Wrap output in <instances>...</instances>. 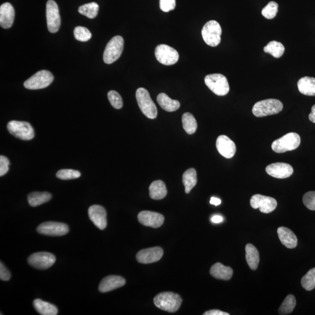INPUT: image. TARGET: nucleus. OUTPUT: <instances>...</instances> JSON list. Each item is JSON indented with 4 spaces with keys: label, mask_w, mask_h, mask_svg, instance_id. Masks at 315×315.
Returning <instances> with one entry per match:
<instances>
[{
    "label": "nucleus",
    "mask_w": 315,
    "mask_h": 315,
    "mask_svg": "<svg viewBox=\"0 0 315 315\" xmlns=\"http://www.w3.org/2000/svg\"><path fill=\"white\" fill-rule=\"evenodd\" d=\"M283 104L276 99H268L257 102L253 106L252 112L255 117L262 118L278 114L283 110Z\"/></svg>",
    "instance_id": "2"
},
{
    "label": "nucleus",
    "mask_w": 315,
    "mask_h": 315,
    "mask_svg": "<svg viewBox=\"0 0 315 315\" xmlns=\"http://www.w3.org/2000/svg\"><path fill=\"white\" fill-rule=\"evenodd\" d=\"M300 143V136L296 132H290L275 140L272 143L271 148L276 153H284L296 150Z\"/></svg>",
    "instance_id": "4"
},
{
    "label": "nucleus",
    "mask_w": 315,
    "mask_h": 315,
    "mask_svg": "<svg viewBox=\"0 0 315 315\" xmlns=\"http://www.w3.org/2000/svg\"><path fill=\"white\" fill-rule=\"evenodd\" d=\"M108 97L113 107L117 109H120L122 108V98L117 91H109L108 94Z\"/></svg>",
    "instance_id": "39"
},
{
    "label": "nucleus",
    "mask_w": 315,
    "mask_h": 315,
    "mask_svg": "<svg viewBox=\"0 0 315 315\" xmlns=\"http://www.w3.org/2000/svg\"><path fill=\"white\" fill-rule=\"evenodd\" d=\"M303 203L309 210L315 211V191H308L305 194Z\"/></svg>",
    "instance_id": "40"
},
{
    "label": "nucleus",
    "mask_w": 315,
    "mask_h": 315,
    "mask_svg": "<svg viewBox=\"0 0 315 315\" xmlns=\"http://www.w3.org/2000/svg\"><path fill=\"white\" fill-rule=\"evenodd\" d=\"M251 207L254 209L259 208L261 213L268 214L271 213L277 206L276 199L261 194H255L251 199Z\"/></svg>",
    "instance_id": "14"
},
{
    "label": "nucleus",
    "mask_w": 315,
    "mask_h": 315,
    "mask_svg": "<svg viewBox=\"0 0 315 315\" xmlns=\"http://www.w3.org/2000/svg\"><path fill=\"white\" fill-rule=\"evenodd\" d=\"M11 278V273L4 264L1 262L0 263V279L2 281H8Z\"/></svg>",
    "instance_id": "43"
},
{
    "label": "nucleus",
    "mask_w": 315,
    "mask_h": 315,
    "mask_svg": "<svg viewBox=\"0 0 315 315\" xmlns=\"http://www.w3.org/2000/svg\"><path fill=\"white\" fill-rule=\"evenodd\" d=\"M216 147L219 153L227 159L233 158L237 151L234 142L225 135L219 136L217 138Z\"/></svg>",
    "instance_id": "19"
},
{
    "label": "nucleus",
    "mask_w": 315,
    "mask_h": 315,
    "mask_svg": "<svg viewBox=\"0 0 315 315\" xmlns=\"http://www.w3.org/2000/svg\"><path fill=\"white\" fill-rule=\"evenodd\" d=\"M15 18V10L9 2H5L0 6V25L4 29L11 27Z\"/></svg>",
    "instance_id": "21"
},
{
    "label": "nucleus",
    "mask_w": 315,
    "mask_h": 315,
    "mask_svg": "<svg viewBox=\"0 0 315 315\" xmlns=\"http://www.w3.org/2000/svg\"><path fill=\"white\" fill-rule=\"evenodd\" d=\"M99 11V5L97 3L92 2L79 6L78 12L81 14L87 16L88 18H95Z\"/></svg>",
    "instance_id": "33"
},
{
    "label": "nucleus",
    "mask_w": 315,
    "mask_h": 315,
    "mask_svg": "<svg viewBox=\"0 0 315 315\" xmlns=\"http://www.w3.org/2000/svg\"><path fill=\"white\" fill-rule=\"evenodd\" d=\"M183 184L185 188L186 193H189L192 189L195 187L197 182V172L194 168L189 169L183 175Z\"/></svg>",
    "instance_id": "30"
},
{
    "label": "nucleus",
    "mask_w": 315,
    "mask_h": 315,
    "mask_svg": "<svg viewBox=\"0 0 315 315\" xmlns=\"http://www.w3.org/2000/svg\"><path fill=\"white\" fill-rule=\"evenodd\" d=\"M136 99L142 114L150 119L157 118L158 111L154 102L152 101L150 94L144 88H138L136 91Z\"/></svg>",
    "instance_id": "3"
},
{
    "label": "nucleus",
    "mask_w": 315,
    "mask_h": 315,
    "mask_svg": "<svg viewBox=\"0 0 315 315\" xmlns=\"http://www.w3.org/2000/svg\"><path fill=\"white\" fill-rule=\"evenodd\" d=\"M160 5L162 11H172L176 7V0H160Z\"/></svg>",
    "instance_id": "41"
},
{
    "label": "nucleus",
    "mask_w": 315,
    "mask_h": 315,
    "mask_svg": "<svg viewBox=\"0 0 315 315\" xmlns=\"http://www.w3.org/2000/svg\"><path fill=\"white\" fill-rule=\"evenodd\" d=\"M182 124L186 132L189 134H193L196 131L197 124L193 115L185 113L182 116Z\"/></svg>",
    "instance_id": "31"
},
{
    "label": "nucleus",
    "mask_w": 315,
    "mask_h": 315,
    "mask_svg": "<svg viewBox=\"0 0 315 315\" xmlns=\"http://www.w3.org/2000/svg\"><path fill=\"white\" fill-rule=\"evenodd\" d=\"M310 121L315 124V105L312 107V111L309 115Z\"/></svg>",
    "instance_id": "46"
},
{
    "label": "nucleus",
    "mask_w": 315,
    "mask_h": 315,
    "mask_svg": "<svg viewBox=\"0 0 315 315\" xmlns=\"http://www.w3.org/2000/svg\"><path fill=\"white\" fill-rule=\"evenodd\" d=\"M302 286L307 291H311L315 288V267L312 268L302 278Z\"/></svg>",
    "instance_id": "35"
},
{
    "label": "nucleus",
    "mask_w": 315,
    "mask_h": 315,
    "mask_svg": "<svg viewBox=\"0 0 315 315\" xmlns=\"http://www.w3.org/2000/svg\"><path fill=\"white\" fill-rule=\"evenodd\" d=\"M210 273L217 279L229 280L233 277V270L230 267L225 266L220 263H217L212 266Z\"/></svg>",
    "instance_id": "23"
},
{
    "label": "nucleus",
    "mask_w": 315,
    "mask_h": 315,
    "mask_svg": "<svg viewBox=\"0 0 315 315\" xmlns=\"http://www.w3.org/2000/svg\"><path fill=\"white\" fill-rule=\"evenodd\" d=\"M285 48L283 44L277 41H271L264 48V52L273 56L275 58H280L283 55Z\"/></svg>",
    "instance_id": "32"
},
{
    "label": "nucleus",
    "mask_w": 315,
    "mask_h": 315,
    "mask_svg": "<svg viewBox=\"0 0 315 315\" xmlns=\"http://www.w3.org/2000/svg\"><path fill=\"white\" fill-rule=\"evenodd\" d=\"M81 175L80 172L78 171L66 169L59 171L56 174V177L61 180H71L79 178Z\"/></svg>",
    "instance_id": "36"
},
{
    "label": "nucleus",
    "mask_w": 315,
    "mask_h": 315,
    "mask_svg": "<svg viewBox=\"0 0 315 315\" xmlns=\"http://www.w3.org/2000/svg\"><path fill=\"white\" fill-rule=\"evenodd\" d=\"M126 280L124 278L118 276H109L103 279L99 286V291L102 293H108L124 286Z\"/></svg>",
    "instance_id": "20"
},
{
    "label": "nucleus",
    "mask_w": 315,
    "mask_h": 315,
    "mask_svg": "<svg viewBox=\"0 0 315 315\" xmlns=\"http://www.w3.org/2000/svg\"><path fill=\"white\" fill-rule=\"evenodd\" d=\"M74 35L75 39L80 42H87L92 38L90 31L83 26H77L74 29Z\"/></svg>",
    "instance_id": "37"
},
{
    "label": "nucleus",
    "mask_w": 315,
    "mask_h": 315,
    "mask_svg": "<svg viewBox=\"0 0 315 315\" xmlns=\"http://www.w3.org/2000/svg\"><path fill=\"white\" fill-rule=\"evenodd\" d=\"M52 195L48 192H32L28 196V201L32 207H37L51 200Z\"/></svg>",
    "instance_id": "29"
},
{
    "label": "nucleus",
    "mask_w": 315,
    "mask_h": 315,
    "mask_svg": "<svg viewBox=\"0 0 315 315\" xmlns=\"http://www.w3.org/2000/svg\"><path fill=\"white\" fill-rule=\"evenodd\" d=\"M223 217L220 216V215H214L213 217L211 218V221L215 224H218L221 223V222L223 221Z\"/></svg>",
    "instance_id": "45"
},
{
    "label": "nucleus",
    "mask_w": 315,
    "mask_h": 315,
    "mask_svg": "<svg viewBox=\"0 0 315 315\" xmlns=\"http://www.w3.org/2000/svg\"><path fill=\"white\" fill-rule=\"evenodd\" d=\"M157 102L165 111L172 112L177 111L181 107L180 102L172 99L164 93H161L157 97Z\"/></svg>",
    "instance_id": "24"
},
{
    "label": "nucleus",
    "mask_w": 315,
    "mask_h": 315,
    "mask_svg": "<svg viewBox=\"0 0 315 315\" xmlns=\"http://www.w3.org/2000/svg\"><path fill=\"white\" fill-rule=\"evenodd\" d=\"M155 55L157 61L165 65L176 64L180 56L175 49L167 45H160L155 49Z\"/></svg>",
    "instance_id": "11"
},
{
    "label": "nucleus",
    "mask_w": 315,
    "mask_h": 315,
    "mask_svg": "<svg viewBox=\"0 0 315 315\" xmlns=\"http://www.w3.org/2000/svg\"><path fill=\"white\" fill-rule=\"evenodd\" d=\"M124 48V40L121 36H115L108 42L104 52V61L111 64L121 57Z\"/></svg>",
    "instance_id": "7"
},
{
    "label": "nucleus",
    "mask_w": 315,
    "mask_h": 315,
    "mask_svg": "<svg viewBox=\"0 0 315 315\" xmlns=\"http://www.w3.org/2000/svg\"><path fill=\"white\" fill-rule=\"evenodd\" d=\"M39 234L52 237H61L68 234L67 225L58 222H46L37 228Z\"/></svg>",
    "instance_id": "13"
},
{
    "label": "nucleus",
    "mask_w": 315,
    "mask_h": 315,
    "mask_svg": "<svg viewBox=\"0 0 315 315\" xmlns=\"http://www.w3.org/2000/svg\"><path fill=\"white\" fill-rule=\"evenodd\" d=\"M278 5L277 2L270 1L262 9L261 14L268 19H273L278 12Z\"/></svg>",
    "instance_id": "38"
},
{
    "label": "nucleus",
    "mask_w": 315,
    "mask_h": 315,
    "mask_svg": "<svg viewBox=\"0 0 315 315\" xmlns=\"http://www.w3.org/2000/svg\"><path fill=\"white\" fill-rule=\"evenodd\" d=\"M163 254L164 251L161 248H150L139 251L136 258L139 263L150 264L160 260Z\"/></svg>",
    "instance_id": "15"
},
{
    "label": "nucleus",
    "mask_w": 315,
    "mask_h": 315,
    "mask_svg": "<svg viewBox=\"0 0 315 315\" xmlns=\"http://www.w3.org/2000/svg\"><path fill=\"white\" fill-rule=\"evenodd\" d=\"M210 202L211 204L214 205L215 206H217V205H219L221 203L220 199L214 197H212L211 198Z\"/></svg>",
    "instance_id": "47"
},
{
    "label": "nucleus",
    "mask_w": 315,
    "mask_h": 315,
    "mask_svg": "<svg viewBox=\"0 0 315 315\" xmlns=\"http://www.w3.org/2000/svg\"><path fill=\"white\" fill-rule=\"evenodd\" d=\"M267 173L271 177L278 179H286L291 177L294 172L291 165L283 162H277L268 165L266 168Z\"/></svg>",
    "instance_id": "18"
},
{
    "label": "nucleus",
    "mask_w": 315,
    "mask_h": 315,
    "mask_svg": "<svg viewBox=\"0 0 315 315\" xmlns=\"http://www.w3.org/2000/svg\"><path fill=\"white\" fill-rule=\"evenodd\" d=\"M277 234L282 244L288 249L296 248L298 244L296 235L293 231L286 227L278 228Z\"/></svg>",
    "instance_id": "22"
},
{
    "label": "nucleus",
    "mask_w": 315,
    "mask_h": 315,
    "mask_svg": "<svg viewBox=\"0 0 315 315\" xmlns=\"http://www.w3.org/2000/svg\"><path fill=\"white\" fill-rule=\"evenodd\" d=\"M221 34V26L214 20L207 22L201 31L202 37L205 44L211 47H215L220 44Z\"/></svg>",
    "instance_id": "5"
},
{
    "label": "nucleus",
    "mask_w": 315,
    "mask_h": 315,
    "mask_svg": "<svg viewBox=\"0 0 315 315\" xmlns=\"http://www.w3.org/2000/svg\"><path fill=\"white\" fill-rule=\"evenodd\" d=\"M150 196L154 200H161L167 195L168 191L164 182L162 181H155L149 188Z\"/></svg>",
    "instance_id": "26"
},
{
    "label": "nucleus",
    "mask_w": 315,
    "mask_h": 315,
    "mask_svg": "<svg viewBox=\"0 0 315 315\" xmlns=\"http://www.w3.org/2000/svg\"><path fill=\"white\" fill-rule=\"evenodd\" d=\"M204 315H230L228 313H224V312L221 311L220 310H210L207 312L203 314Z\"/></svg>",
    "instance_id": "44"
},
{
    "label": "nucleus",
    "mask_w": 315,
    "mask_h": 315,
    "mask_svg": "<svg viewBox=\"0 0 315 315\" xmlns=\"http://www.w3.org/2000/svg\"><path fill=\"white\" fill-rule=\"evenodd\" d=\"M33 304L36 311L42 315H56L58 314V308L48 302L36 299Z\"/></svg>",
    "instance_id": "28"
},
{
    "label": "nucleus",
    "mask_w": 315,
    "mask_h": 315,
    "mask_svg": "<svg viewBox=\"0 0 315 315\" xmlns=\"http://www.w3.org/2000/svg\"><path fill=\"white\" fill-rule=\"evenodd\" d=\"M138 220L144 226L157 228L163 225L165 219L163 215L160 213L143 211L138 214Z\"/></svg>",
    "instance_id": "17"
},
{
    "label": "nucleus",
    "mask_w": 315,
    "mask_h": 315,
    "mask_svg": "<svg viewBox=\"0 0 315 315\" xmlns=\"http://www.w3.org/2000/svg\"><path fill=\"white\" fill-rule=\"evenodd\" d=\"M89 219L99 230H103L107 226V212L99 205H93L88 209Z\"/></svg>",
    "instance_id": "16"
},
{
    "label": "nucleus",
    "mask_w": 315,
    "mask_h": 315,
    "mask_svg": "<svg viewBox=\"0 0 315 315\" xmlns=\"http://www.w3.org/2000/svg\"><path fill=\"white\" fill-rule=\"evenodd\" d=\"M9 161L8 159L4 156L0 157V176L5 175L9 170Z\"/></svg>",
    "instance_id": "42"
},
{
    "label": "nucleus",
    "mask_w": 315,
    "mask_h": 315,
    "mask_svg": "<svg viewBox=\"0 0 315 315\" xmlns=\"http://www.w3.org/2000/svg\"><path fill=\"white\" fill-rule=\"evenodd\" d=\"M54 75L47 70H42L36 72L24 82V87L31 90L44 89L48 87L54 81Z\"/></svg>",
    "instance_id": "9"
},
{
    "label": "nucleus",
    "mask_w": 315,
    "mask_h": 315,
    "mask_svg": "<svg viewBox=\"0 0 315 315\" xmlns=\"http://www.w3.org/2000/svg\"><path fill=\"white\" fill-rule=\"evenodd\" d=\"M296 306V298L293 295H288L278 310V314L281 315L290 314Z\"/></svg>",
    "instance_id": "34"
},
{
    "label": "nucleus",
    "mask_w": 315,
    "mask_h": 315,
    "mask_svg": "<svg viewBox=\"0 0 315 315\" xmlns=\"http://www.w3.org/2000/svg\"><path fill=\"white\" fill-rule=\"evenodd\" d=\"M205 84L210 90L218 96H225L230 91L227 78L223 74H209L204 78Z\"/></svg>",
    "instance_id": "6"
},
{
    "label": "nucleus",
    "mask_w": 315,
    "mask_h": 315,
    "mask_svg": "<svg viewBox=\"0 0 315 315\" xmlns=\"http://www.w3.org/2000/svg\"><path fill=\"white\" fill-rule=\"evenodd\" d=\"M182 303L181 296L172 292H164L158 294L154 299L156 307L170 313H174L180 309Z\"/></svg>",
    "instance_id": "1"
},
{
    "label": "nucleus",
    "mask_w": 315,
    "mask_h": 315,
    "mask_svg": "<svg viewBox=\"0 0 315 315\" xmlns=\"http://www.w3.org/2000/svg\"><path fill=\"white\" fill-rule=\"evenodd\" d=\"M7 129L10 134L22 140H31L35 136L34 128L28 122L12 121Z\"/></svg>",
    "instance_id": "8"
},
{
    "label": "nucleus",
    "mask_w": 315,
    "mask_h": 315,
    "mask_svg": "<svg viewBox=\"0 0 315 315\" xmlns=\"http://www.w3.org/2000/svg\"><path fill=\"white\" fill-rule=\"evenodd\" d=\"M246 251V259L251 269L256 270L259 263V253L256 247L253 245L249 244L245 248Z\"/></svg>",
    "instance_id": "27"
},
{
    "label": "nucleus",
    "mask_w": 315,
    "mask_h": 315,
    "mask_svg": "<svg viewBox=\"0 0 315 315\" xmlns=\"http://www.w3.org/2000/svg\"><path fill=\"white\" fill-rule=\"evenodd\" d=\"M46 19L50 32H57L61 26V19L57 3L54 0H49L46 4Z\"/></svg>",
    "instance_id": "12"
},
{
    "label": "nucleus",
    "mask_w": 315,
    "mask_h": 315,
    "mask_svg": "<svg viewBox=\"0 0 315 315\" xmlns=\"http://www.w3.org/2000/svg\"><path fill=\"white\" fill-rule=\"evenodd\" d=\"M298 90L305 95L315 96V78L310 77L301 78L298 82Z\"/></svg>",
    "instance_id": "25"
},
{
    "label": "nucleus",
    "mask_w": 315,
    "mask_h": 315,
    "mask_svg": "<svg viewBox=\"0 0 315 315\" xmlns=\"http://www.w3.org/2000/svg\"><path fill=\"white\" fill-rule=\"evenodd\" d=\"M56 260L54 254L44 252L32 254L28 258L30 266L40 270L48 269L55 264Z\"/></svg>",
    "instance_id": "10"
}]
</instances>
